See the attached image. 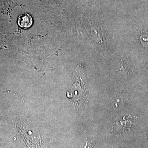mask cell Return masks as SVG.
<instances>
[{"instance_id":"6da1fadb","label":"cell","mask_w":148,"mask_h":148,"mask_svg":"<svg viewBox=\"0 0 148 148\" xmlns=\"http://www.w3.org/2000/svg\"><path fill=\"white\" fill-rule=\"evenodd\" d=\"M18 24L19 27L24 29L30 28L33 24V19L30 14L27 13L22 14L18 18Z\"/></svg>"},{"instance_id":"7a4b0ae2","label":"cell","mask_w":148,"mask_h":148,"mask_svg":"<svg viewBox=\"0 0 148 148\" xmlns=\"http://www.w3.org/2000/svg\"><path fill=\"white\" fill-rule=\"evenodd\" d=\"M92 35L95 41L100 42L102 40V33L100 29L97 27H94L92 29Z\"/></svg>"},{"instance_id":"3957f363","label":"cell","mask_w":148,"mask_h":148,"mask_svg":"<svg viewBox=\"0 0 148 148\" xmlns=\"http://www.w3.org/2000/svg\"><path fill=\"white\" fill-rule=\"evenodd\" d=\"M123 100L120 96L116 97L113 101L112 105L115 109H121L123 106Z\"/></svg>"}]
</instances>
